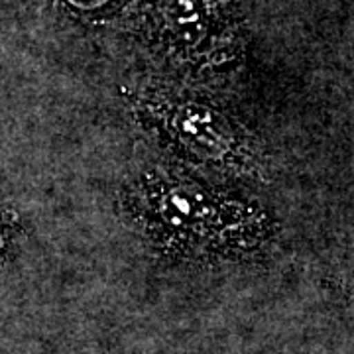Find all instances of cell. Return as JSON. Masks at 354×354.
<instances>
[{
  "instance_id": "2",
  "label": "cell",
  "mask_w": 354,
  "mask_h": 354,
  "mask_svg": "<svg viewBox=\"0 0 354 354\" xmlns=\"http://www.w3.org/2000/svg\"><path fill=\"white\" fill-rule=\"evenodd\" d=\"M142 102L156 128L191 158L230 169L252 167L250 146L242 142L225 114L185 97L153 95Z\"/></svg>"
},
{
  "instance_id": "1",
  "label": "cell",
  "mask_w": 354,
  "mask_h": 354,
  "mask_svg": "<svg viewBox=\"0 0 354 354\" xmlns=\"http://www.w3.org/2000/svg\"><path fill=\"white\" fill-rule=\"evenodd\" d=\"M146 213L156 230L167 241L189 248L225 246L234 232L250 227V211H239L223 199L209 197L195 185H176L167 181L152 183L144 193Z\"/></svg>"
},
{
  "instance_id": "3",
  "label": "cell",
  "mask_w": 354,
  "mask_h": 354,
  "mask_svg": "<svg viewBox=\"0 0 354 354\" xmlns=\"http://www.w3.org/2000/svg\"><path fill=\"white\" fill-rule=\"evenodd\" d=\"M216 8H223V0H164L165 34L176 44L189 48L209 36V28L216 18Z\"/></svg>"
},
{
  "instance_id": "4",
  "label": "cell",
  "mask_w": 354,
  "mask_h": 354,
  "mask_svg": "<svg viewBox=\"0 0 354 354\" xmlns=\"http://www.w3.org/2000/svg\"><path fill=\"white\" fill-rule=\"evenodd\" d=\"M67 6L75 8V10H83V12H91V10H99L102 6L111 4L113 0H64Z\"/></svg>"
}]
</instances>
